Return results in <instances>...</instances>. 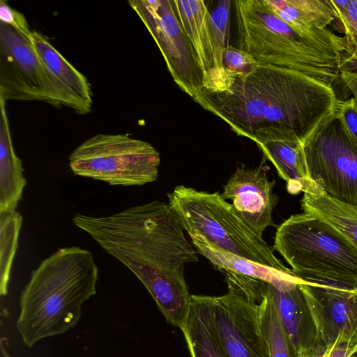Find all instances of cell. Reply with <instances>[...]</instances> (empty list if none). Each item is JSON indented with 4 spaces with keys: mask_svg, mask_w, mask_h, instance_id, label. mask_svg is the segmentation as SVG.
I'll return each instance as SVG.
<instances>
[{
    "mask_svg": "<svg viewBox=\"0 0 357 357\" xmlns=\"http://www.w3.org/2000/svg\"><path fill=\"white\" fill-rule=\"evenodd\" d=\"M73 222L139 280L169 323L181 327L190 302L184 266L198 256L168 203L155 200L107 216L77 213Z\"/></svg>",
    "mask_w": 357,
    "mask_h": 357,
    "instance_id": "1",
    "label": "cell"
},
{
    "mask_svg": "<svg viewBox=\"0 0 357 357\" xmlns=\"http://www.w3.org/2000/svg\"><path fill=\"white\" fill-rule=\"evenodd\" d=\"M337 100L331 86L270 65L236 78L227 90H202L194 99L238 136L252 140L257 132L276 130L294 134L302 143L334 111Z\"/></svg>",
    "mask_w": 357,
    "mask_h": 357,
    "instance_id": "2",
    "label": "cell"
},
{
    "mask_svg": "<svg viewBox=\"0 0 357 357\" xmlns=\"http://www.w3.org/2000/svg\"><path fill=\"white\" fill-rule=\"evenodd\" d=\"M98 267L78 246L59 248L31 272L20 297L17 330L24 344L65 333L77 324L83 304L96 294Z\"/></svg>",
    "mask_w": 357,
    "mask_h": 357,
    "instance_id": "3",
    "label": "cell"
},
{
    "mask_svg": "<svg viewBox=\"0 0 357 357\" xmlns=\"http://www.w3.org/2000/svg\"><path fill=\"white\" fill-rule=\"evenodd\" d=\"M238 49L261 66L302 73L331 86L340 78L344 38L326 28L302 33L291 27L264 0H236Z\"/></svg>",
    "mask_w": 357,
    "mask_h": 357,
    "instance_id": "4",
    "label": "cell"
},
{
    "mask_svg": "<svg viewBox=\"0 0 357 357\" xmlns=\"http://www.w3.org/2000/svg\"><path fill=\"white\" fill-rule=\"evenodd\" d=\"M273 248L306 282L357 289V249L312 214L286 219L277 229Z\"/></svg>",
    "mask_w": 357,
    "mask_h": 357,
    "instance_id": "5",
    "label": "cell"
},
{
    "mask_svg": "<svg viewBox=\"0 0 357 357\" xmlns=\"http://www.w3.org/2000/svg\"><path fill=\"white\" fill-rule=\"evenodd\" d=\"M168 204L190 238L208 244L254 263L290 273L262 237L238 215L233 205L218 192L177 185L167 194Z\"/></svg>",
    "mask_w": 357,
    "mask_h": 357,
    "instance_id": "6",
    "label": "cell"
},
{
    "mask_svg": "<svg viewBox=\"0 0 357 357\" xmlns=\"http://www.w3.org/2000/svg\"><path fill=\"white\" fill-rule=\"evenodd\" d=\"M160 163V153L151 144L123 134L96 135L69 158L75 175L122 186L155 181Z\"/></svg>",
    "mask_w": 357,
    "mask_h": 357,
    "instance_id": "7",
    "label": "cell"
},
{
    "mask_svg": "<svg viewBox=\"0 0 357 357\" xmlns=\"http://www.w3.org/2000/svg\"><path fill=\"white\" fill-rule=\"evenodd\" d=\"M310 179L331 197L357 206V143L336 108L303 142Z\"/></svg>",
    "mask_w": 357,
    "mask_h": 357,
    "instance_id": "8",
    "label": "cell"
},
{
    "mask_svg": "<svg viewBox=\"0 0 357 357\" xmlns=\"http://www.w3.org/2000/svg\"><path fill=\"white\" fill-rule=\"evenodd\" d=\"M0 99L64 105L60 89L32 41L0 22Z\"/></svg>",
    "mask_w": 357,
    "mask_h": 357,
    "instance_id": "9",
    "label": "cell"
},
{
    "mask_svg": "<svg viewBox=\"0 0 357 357\" xmlns=\"http://www.w3.org/2000/svg\"><path fill=\"white\" fill-rule=\"evenodd\" d=\"M153 37L174 82L193 100L204 87V75L172 0L130 1Z\"/></svg>",
    "mask_w": 357,
    "mask_h": 357,
    "instance_id": "10",
    "label": "cell"
},
{
    "mask_svg": "<svg viewBox=\"0 0 357 357\" xmlns=\"http://www.w3.org/2000/svg\"><path fill=\"white\" fill-rule=\"evenodd\" d=\"M222 273L227 293L213 296V310L215 329L227 357H270L255 301L237 273Z\"/></svg>",
    "mask_w": 357,
    "mask_h": 357,
    "instance_id": "11",
    "label": "cell"
},
{
    "mask_svg": "<svg viewBox=\"0 0 357 357\" xmlns=\"http://www.w3.org/2000/svg\"><path fill=\"white\" fill-rule=\"evenodd\" d=\"M301 287L317 344L326 347L343 343L357 345V289L306 282Z\"/></svg>",
    "mask_w": 357,
    "mask_h": 357,
    "instance_id": "12",
    "label": "cell"
},
{
    "mask_svg": "<svg viewBox=\"0 0 357 357\" xmlns=\"http://www.w3.org/2000/svg\"><path fill=\"white\" fill-rule=\"evenodd\" d=\"M275 182L271 181L261 167H238L224 185L221 196L232 201L235 211L259 236L274 226L272 213L278 197L273 193Z\"/></svg>",
    "mask_w": 357,
    "mask_h": 357,
    "instance_id": "13",
    "label": "cell"
},
{
    "mask_svg": "<svg viewBox=\"0 0 357 357\" xmlns=\"http://www.w3.org/2000/svg\"><path fill=\"white\" fill-rule=\"evenodd\" d=\"M303 282L293 273H282L271 282L266 281L296 357H307L317 344L301 287Z\"/></svg>",
    "mask_w": 357,
    "mask_h": 357,
    "instance_id": "14",
    "label": "cell"
},
{
    "mask_svg": "<svg viewBox=\"0 0 357 357\" xmlns=\"http://www.w3.org/2000/svg\"><path fill=\"white\" fill-rule=\"evenodd\" d=\"M176 14L197 56L208 92L229 89L216 67L210 13L204 1L172 0Z\"/></svg>",
    "mask_w": 357,
    "mask_h": 357,
    "instance_id": "15",
    "label": "cell"
},
{
    "mask_svg": "<svg viewBox=\"0 0 357 357\" xmlns=\"http://www.w3.org/2000/svg\"><path fill=\"white\" fill-rule=\"evenodd\" d=\"M252 141L287 182L289 193L304 192L313 183L307 172L303 143L294 134L275 130L259 132Z\"/></svg>",
    "mask_w": 357,
    "mask_h": 357,
    "instance_id": "16",
    "label": "cell"
},
{
    "mask_svg": "<svg viewBox=\"0 0 357 357\" xmlns=\"http://www.w3.org/2000/svg\"><path fill=\"white\" fill-rule=\"evenodd\" d=\"M32 43L54 79L65 106L79 114H87L92 107V91L87 78L53 47L46 37L32 31Z\"/></svg>",
    "mask_w": 357,
    "mask_h": 357,
    "instance_id": "17",
    "label": "cell"
},
{
    "mask_svg": "<svg viewBox=\"0 0 357 357\" xmlns=\"http://www.w3.org/2000/svg\"><path fill=\"white\" fill-rule=\"evenodd\" d=\"M180 329L191 357H227L214 324L213 296L190 295L189 310Z\"/></svg>",
    "mask_w": 357,
    "mask_h": 357,
    "instance_id": "18",
    "label": "cell"
},
{
    "mask_svg": "<svg viewBox=\"0 0 357 357\" xmlns=\"http://www.w3.org/2000/svg\"><path fill=\"white\" fill-rule=\"evenodd\" d=\"M301 205L303 212L327 223L357 249V206L331 197L314 182L304 190Z\"/></svg>",
    "mask_w": 357,
    "mask_h": 357,
    "instance_id": "19",
    "label": "cell"
},
{
    "mask_svg": "<svg viewBox=\"0 0 357 357\" xmlns=\"http://www.w3.org/2000/svg\"><path fill=\"white\" fill-rule=\"evenodd\" d=\"M0 211H16L26 180L22 160L15 153L6 110L0 99Z\"/></svg>",
    "mask_w": 357,
    "mask_h": 357,
    "instance_id": "20",
    "label": "cell"
},
{
    "mask_svg": "<svg viewBox=\"0 0 357 357\" xmlns=\"http://www.w3.org/2000/svg\"><path fill=\"white\" fill-rule=\"evenodd\" d=\"M242 282L257 303L259 323L268 346L270 357H296L266 281L245 276Z\"/></svg>",
    "mask_w": 357,
    "mask_h": 357,
    "instance_id": "21",
    "label": "cell"
},
{
    "mask_svg": "<svg viewBox=\"0 0 357 357\" xmlns=\"http://www.w3.org/2000/svg\"><path fill=\"white\" fill-rule=\"evenodd\" d=\"M291 27L302 33L326 28L335 20L328 0H264Z\"/></svg>",
    "mask_w": 357,
    "mask_h": 357,
    "instance_id": "22",
    "label": "cell"
},
{
    "mask_svg": "<svg viewBox=\"0 0 357 357\" xmlns=\"http://www.w3.org/2000/svg\"><path fill=\"white\" fill-rule=\"evenodd\" d=\"M191 240L197 251L207 258L220 271H231L267 282H271L281 274L286 273L266 267L225 252L204 241L194 238H192Z\"/></svg>",
    "mask_w": 357,
    "mask_h": 357,
    "instance_id": "23",
    "label": "cell"
},
{
    "mask_svg": "<svg viewBox=\"0 0 357 357\" xmlns=\"http://www.w3.org/2000/svg\"><path fill=\"white\" fill-rule=\"evenodd\" d=\"M22 216L17 211H0V294H8L12 265L18 247Z\"/></svg>",
    "mask_w": 357,
    "mask_h": 357,
    "instance_id": "24",
    "label": "cell"
},
{
    "mask_svg": "<svg viewBox=\"0 0 357 357\" xmlns=\"http://www.w3.org/2000/svg\"><path fill=\"white\" fill-rule=\"evenodd\" d=\"M231 1L220 0L211 14V28L214 45L216 67L227 83L229 88L234 81L227 74L222 64V56L229 45V13Z\"/></svg>",
    "mask_w": 357,
    "mask_h": 357,
    "instance_id": "25",
    "label": "cell"
},
{
    "mask_svg": "<svg viewBox=\"0 0 357 357\" xmlns=\"http://www.w3.org/2000/svg\"><path fill=\"white\" fill-rule=\"evenodd\" d=\"M334 14L335 29L344 34L342 55L357 54V0H328ZM331 23V24H332Z\"/></svg>",
    "mask_w": 357,
    "mask_h": 357,
    "instance_id": "26",
    "label": "cell"
},
{
    "mask_svg": "<svg viewBox=\"0 0 357 357\" xmlns=\"http://www.w3.org/2000/svg\"><path fill=\"white\" fill-rule=\"evenodd\" d=\"M223 67L228 76L234 81L254 71L259 64L248 53L229 45L222 56Z\"/></svg>",
    "mask_w": 357,
    "mask_h": 357,
    "instance_id": "27",
    "label": "cell"
},
{
    "mask_svg": "<svg viewBox=\"0 0 357 357\" xmlns=\"http://www.w3.org/2000/svg\"><path fill=\"white\" fill-rule=\"evenodd\" d=\"M0 20L32 41V31L24 15L11 8L3 0L0 1Z\"/></svg>",
    "mask_w": 357,
    "mask_h": 357,
    "instance_id": "28",
    "label": "cell"
},
{
    "mask_svg": "<svg viewBox=\"0 0 357 357\" xmlns=\"http://www.w3.org/2000/svg\"><path fill=\"white\" fill-rule=\"evenodd\" d=\"M336 108L348 132L357 143V101L354 97L346 100L337 99Z\"/></svg>",
    "mask_w": 357,
    "mask_h": 357,
    "instance_id": "29",
    "label": "cell"
},
{
    "mask_svg": "<svg viewBox=\"0 0 357 357\" xmlns=\"http://www.w3.org/2000/svg\"><path fill=\"white\" fill-rule=\"evenodd\" d=\"M340 72L357 74V54L352 56H341Z\"/></svg>",
    "mask_w": 357,
    "mask_h": 357,
    "instance_id": "30",
    "label": "cell"
},
{
    "mask_svg": "<svg viewBox=\"0 0 357 357\" xmlns=\"http://www.w3.org/2000/svg\"><path fill=\"white\" fill-rule=\"evenodd\" d=\"M340 78L357 101V74L340 73Z\"/></svg>",
    "mask_w": 357,
    "mask_h": 357,
    "instance_id": "31",
    "label": "cell"
},
{
    "mask_svg": "<svg viewBox=\"0 0 357 357\" xmlns=\"http://www.w3.org/2000/svg\"><path fill=\"white\" fill-rule=\"evenodd\" d=\"M351 357H357V351H356L351 356Z\"/></svg>",
    "mask_w": 357,
    "mask_h": 357,
    "instance_id": "32",
    "label": "cell"
}]
</instances>
